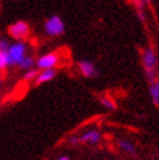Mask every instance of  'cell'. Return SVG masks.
I'll list each match as a JSON object with an SVG mask.
<instances>
[{
	"mask_svg": "<svg viewBox=\"0 0 159 160\" xmlns=\"http://www.w3.org/2000/svg\"><path fill=\"white\" fill-rule=\"evenodd\" d=\"M141 62H142V68H144L145 74L150 81V83L155 82V76H156L159 60H158V55L153 47H147V48L142 52Z\"/></svg>",
	"mask_w": 159,
	"mask_h": 160,
	"instance_id": "cell-1",
	"label": "cell"
},
{
	"mask_svg": "<svg viewBox=\"0 0 159 160\" xmlns=\"http://www.w3.org/2000/svg\"><path fill=\"white\" fill-rule=\"evenodd\" d=\"M65 31V23L59 16H51L44 22V33L49 37H61Z\"/></svg>",
	"mask_w": 159,
	"mask_h": 160,
	"instance_id": "cell-2",
	"label": "cell"
},
{
	"mask_svg": "<svg viewBox=\"0 0 159 160\" xmlns=\"http://www.w3.org/2000/svg\"><path fill=\"white\" fill-rule=\"evenodd\" d=\"M26 52H28L26 43H23L22 41L11 44L9 46V50H8V53H9L12 65H20L21 61L28 56Z\"/></svg>",
	"mask_w": 159,
	"mask_h": 160,
	"instance_id": "cell-3",
	"label": "cell"
},
{
	"mask_svg": "<svg viewBox=\"0 0 159 160\" xmlns=\"http://www.w3.org/2000/svg\"><path fill=\"white\" fill-rule=\"evenodd\" d=\"M59 55L56 52H49L42 55L41 58L35 60V65L38 69L46 70V69H55V67L59 64Z\"/></svg>",
	"mask_w": 159,
	"mask_h": 160,
	"instance_id": "cell-4",
	"label": "cell"
},
{
	"mask_svg": "<svg viewBox=\"0 0 159 160\" xmlns=\"http://www.w3.org/2000/svg\"><path fill=\"white\" fill-rule=\"evenodd\" d=\"M8 31H9L12 38H14L17 42H20L29 35L30 28L25 21H17V22L12 23V25L9 26V29H8Z\"/></svg>",
	"mask_w": 159,
	"mask_h": 160,
	"instance_id": "cell-5",
	"label": "cell"
},
{
	"mask_svg": "<svg viewBox=\"0 0 159 160\" xmlns=\"http://www.w3.org/2000/svg\"><path fill=\"white\" fill-rule=\"evenodd\" d=\"M78 141L82 145H98L102 141V133L98 129H89L78 135Z\"/></svg>",
	"mask_w": 159,
	"mask_h": 160,
	"instance_id": "cell-6",
	"label": "cell"
},
{
	"mask_svg": "<svg viewBox=\"0 0 159 160\" xmlns=\"http://www.w3.org/2000/svg\"><path fill=\"white\" fill-rule=\"evenodd\" d=\"M77 67H78L80 73H81L84 77H86V78H94V77L98 76V70H97V68H95L94 62H91L89 60L78 61Z\"/></svg>",
	"mask_w": 159,
	"mask_h": 160,
	"instance_id": "cell-7",
	"label": "cell"
},
{
	"mask_svg": "<svg viewBox=\"0 0 159 160\" xmlns=\"http://www.w3.org/2000/svg\"><path fill=\"white\" fill-rule=\"evenodd\" d=\"M56 76V69H46V70H41L39 72L38 77L35 78V83L37 85H42L46 82H50Z\"/></svg>",
	"mask_w": 159,
	"mask_h": 160,
	"instance_id": "cell-8",
	"label": "cell"
},
{
	"mask_svg": "<svg viewBox=\"0 0 159 160\" xmlns=\"http://www.w3.org/2000/svg\"><path fill=\"white\" fill-rule=\"evenodd\" d=\"M119 147H120V150L123 151V152H125L129 156H136L137 155V147L129 139H120L119 141Z\"/></svg>",
	"mask_w": 159,
	"mask_h": 160,
	"instance_id": "cell-9",
	"label": "cell"
},
{
	"mask_svg": "<svg viewBox=\"0 0 159 160\" xmlns=\"http://www.w3.org/2000/svg\"><path fill=\"white\" fill-rule=\"evenodd\" d=\"M12 65V61L9 58V53L8 51H0V70L5 69L7 67Z\"/></svg>",
	"mask_w": 159,
	"mask_h": 160,
	"instance_id": "cell-10",
	"label": "cell"
},
{
	"mask_svg": "<svg viewBox=\"0 0 159 160\" xmlns=\"http://www.w3.org/2000/svg\"><path fill=\"white\" fill-rule=\"evenodd\" d=\"M99 102H100V104L105 107L106 109H108V111H115V109H116V103H115V100H112V99L108 98V97H102V98L99 99Z\"/></svg>",
	"mask_w": 159,
	"mask_h": 160,
	"instance_id": "cell-11",
	"label": "cell"
},
{
	"mask_svg": "<svg viewBox=\"0 0 159 160\" xmlns=\"http://www.w3.org/2000/svg\"><path fill=\"white\" fill-rule=\"evenodd\" d=\"M149 94H150V98H151V102L155 106H159V92L156 90L154 82L150 83V86H149Z\"/></svg>",
	"mask_w": 159,
	"mask_h": 160,
	"instance_id": "cell-12",
	"label": "cell"
},
{
	"mask_svg": "<svg viewBox=\"0 0 159 160\" xmlns=\"http://www.w3.org/2000/svg\"><path fill=\"white\" fill-rule=\"evenodd\" d=\"M35 65V60L31 58V56H26L25 59H23L20 64V68L21 69H25V70H29V69H33V67Z\"/></svg>",
	"mask_w": 159,
	"mask_h": 160,
	"instance_id": "cell-13",
	"label": "cell"
},
{
	"mask_svg": "<svg viewBox=\"0 0 159 160\" xmlns=\"http://www.w3.org/2000/svg\"><path fill=\"white\" fill-rule=\"evenodd\" d=\"M38 74H39L38 69H34V68L29 69L25 72V74H23V79H25V81H33V79H35L38 77Z\"/></svg>",
	"mask_w": 159,
	"mask_h": 160,
	"instance_id": "cell-14",
	"label": "cell"
},
{
	"mask_svg": "<svg viewBox=\"0 0 159 160\" xmlns=\"http://www.w3.org/2000/svg\"><path fill=\"white\" fill-rule=\"evenodd\" d=\"M9 43H8V41L7 39H4V38H2L0 39V51H8L9 50Z\"/></svg>",
	"mask_w": 159,
	"mask_h": 160,
	"instance_id": "cell-15",
	"label": "cell"
},
{
	"mask_svg": "<svg viewBox=\"0 0 159 160\" xmlns=\"http://www.w3.org/2000/svg\"><path fill=\"white\" fill-rule=\"evenodd\" d=\"M68 143L70 146H77L78 143H80V141H78V135H72L69 139H68Z\"/></svg>",
	"mask_w": 159,
	"mask_h": 160,
	"instance_id": "cell-16",
	"label": "cell"
},
{
	"mask_svg": "<svg viewBox=\"0 0 159 160\" xmlns=\"http://www.w3.org/2000/svg\"><path fill=\"white\" fill-rule=\"evenodd\" d=\"M154 85H155V87H156V90H158V92H159V78H158V79H155V82H154Z\"/></svg>",
	"mask_w": 159,
	"mask_h": 160,
	"instance_id": "cell-17",
	"label": "cell"
},
{
	"mask_svg": "<svg viewBox=\"0 0 159 160\" xmlns=\"http://www.w3.org/2000/svg\"><path fill=\"white\" fill-rule=\"evenodd\" d=\"M58 160H70V159H69L68 156H60Z\"/></svg>",
	"mask_w": 159,
	"mask_h": 160,
	"instance_id": "cell-18",
	"label": "cell"
},
{
	"mask_svg": "<svg viewBox=\"0 0 159 160\" xmlns=\"http://www.w3.org/2000/svg\"><path fill=\"white\" fill-rule=\"evenodd\" d=\"M142 2H145V3H153L154 0H142Z\"/></svg>",
	"mask_w": 159,
	"mask_h": 160,
	"instance_id": "cell-19",
	"label": "cell"
}]
</instances>
